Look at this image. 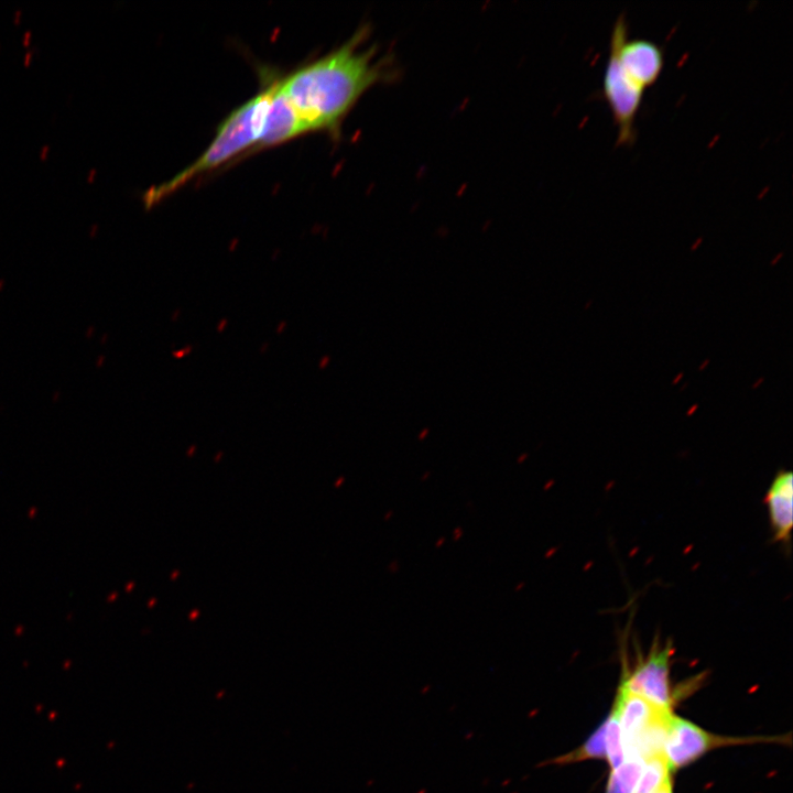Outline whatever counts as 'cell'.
Returning <instances> with one entry per match:
<instances>
[{
  "label": "cell",
  "instance_id": "obj_1",
  "mask_svg": "<svg viewBox=\"0 0 793 793\" xmlns=\"http://www.w3.org/2000/svg\"><path fill=\"white\" fill-rule=\"evenodd\" d=\"M366 30H358L327 55L280 78V87L309 132L337 139L361 96L390 75L374 47H365Z\"/></svg>",
  "mask_w": 793,
  "mask_h": 793
},
{
  "label": "cell",
  "instance_id": "obj_2",
  "mask_svg": "<svg viewBox=\"0 0 793 793\" xmlns=\"http://www.w3.org/2000/svg\"><path fill=\"white\" fill-rule=\"evenodd\" d=\"M273 82L274 76L219 124L214 140L193 164L170 181L145 191L142 195L145 209L152 208L192 180L250 154L262 132Z\"/></svg>",
  "mask_w": 793,
  "mask_h": 793
},
{
  "label": "cell",
  "instance_id": "obj_3",
  "mask_svg": "<svg viewBox=\"0 0 793 793\" xmlns=\"http://www.w3.org/2000/svg\"><path fill=\"white\" fill-rule=\"evenodd\" d=\"M615 708L618 714L627 759L643 762L663 754L673 714L619 686Z\"/></svg>",
  "mask_w": 793,
  "mask_h": 793
},
{
  "label": "cell",
  "instance_id": "obj_4",
  "mask_svg": "<svg viewBox=\"0 0 793 793\" xmlns=\"http://www.w3.org/2000/svg\"><path fill=\"white\" fill-rule=\"evenodd\" d=\"M673 653L671 640L662 642L656 636L647 654L638 653L632 669L623 662L620 686L661 708L671 709L674 699L670 681Z\"/></svg>",
  "mask_w": 793,
  "mask_h": 793
},
{
  "label": "cell",
  "instance_id": "obj_5",
  "mask_svg": "<svg viewBox=\"0 0 793 793\" xmlns=\"http://www.w3.org/2000/svg\"><path fill=\"white\" fill-rule=\"evenodd\" d=\"M643 94L644 89L626 74L615 48L609 45L601 96L607 101L617 127L618 146H631L637 140L636 118Z\"/></svg>",
  "mask_w": 793,
  "mask_h": 793
},
{
  "label": "cell",
  "instance_id": "obj_6",
  "mask_svg": "<svg viewBox=\"0 0 793 793\" xmlns=\"http://www.w3.org/2000/svg\"><path fill=\"white\" fill-rule=\"evenodd\" d=\"M629 25L624 13L615 21L609 45L626 74L644 90L660 78L664 67L663 48L647 39L629 40Z\"/></svg>",
  "mask_w": 793,
  "mask_h": 793
},
{
  "label": "cell",
  "instance_id": "obj_7",
  "mask_svg": "<svg viewBox=\"0 0 793 793\" xmlns=\"http://www.w3.org/2000/svg\"><path fill=\"white\" fill-rule=\"evenodd\" d=\"M759 741L758 738H731L709 734L693 723L673 715L664 745V757L670 770H675L700 758L708 750L730 745Z\"/></svg>",
  "mask_w": 793,
  "mask_h": 793
},
{
  "label": "cell",
  "instance_id": "obj_8",
  "mask_svg": "<svg viewBox=\"0 0 793 793\" xmlns=\"http://www.w3.org/2000/svg\"><path fill=\"white\" fill-rule=\"evenodd\" d=\"M305 133H308L306 126L282 91L280 78L274 77L262 132L250 154L280 145Z\"/></svg>",
  "mask_w": 793,
  "mask_h": 793
},
{
  "label": "cell",
  "instance_id": "obj_9",
  "mask_svg": "<svg viewBox=\"0 0 793 793\" xmlns=\"http://www.w3.org/2000/svg\"><path fill=\"white\" fill-rule=\"evenodd\" d=\"M764 501L773 540L789 545L793 525V475L791 470L781 469L776 472L767 490Z\"/></svg>",
  "mask_w": 793,
  "mask_h": 793
},
{
  "label": "cell",
  "instance_id": "obj_10",
  "mask_svg": "<svg viewBox=\"0 0 793 793\" xmlns=\"http://www.w3.org/2000/svg\"><path fill=\"white\" fill-rule=\"evenodd\" d=\"M605 732L606 721H604V724L580 747L562 756L545 760L539 765H565L587 759L606 758Z\"/></svg>",
  "mask_w": 793,
  "mask_h": 793
},
{
  "label": "cell",
  "instance_id": "obj_11",
  "mask_svg": "<svg viewBox=\"0 0 793 793\" xmlns=\"http://www.w3.org/2000/svg\"><path fill=\"white\" fill-rule=\"evenodd\" d=\"M667 779H670V769L664 754L652 757L644 762L632 793H654Z\"/></svg>",
  "mask_w": 793,
  "mask_h": 793
},
{
  "label": "cell",
  "instance_id": "obj_12",
  "mask_svg": "<svg viewBox=\"0 0 793 793\" xmlns=\"http://www.w3.org/2000/svg\"><path fill=\"white\" fill-rule=\"evenodd\" d=\"M644 768V762L638 759H628L620 767L612 770L607 793H632Z\"/></svg>",
  "mask_w": 793,
  "mask_h": 793
},
{
  "label": "cell",
  "instance_id": "obj_13",
  "mask_svg": "<svg viewBox=\"0 0 793 793\" xmlns=\"http://www.w3.org/2000/svg\"><path fill=\"white\" fill-rule=\"evenodd\" d=\"M605 747L606 757L611 769L615 770L623 763L624 758L621 729L615 706L606 720Z\"/></svg>",
  "mask_w": 793,
  "mask_h": 793
},
{
  "label": "cell",
  "instance_id": "obj_14",
  "mask_svg": "<svg viewBox=\"0 0 793 793\" xmlns=\"http://www.w3.org/2000/svg\"><path fill=\"white\" fill-rule=\"evenodd\" d=\"M654 793H672L671 779H667Z\"/></svg>",
  "mask_w": 793,
  "mask_h": 793
},
{
  "label": "cell",
  "instance_id": "obj_15",
  "mask_svg": "<svg viewBox=\"0 0 793 793\" xmlns=\"http://www.w3.org/2000/svg\"><path fill=\"white\" fill-rule=\"evenodd\" d=\"M48 153H50V146H48V145H44V146L40 150V157H41L42 160H44V159L47 157Z\"/></svg>",
  "mask_w": 793,
  "mask_h": 793
},
{
  "label": "cell",
  "instance_id": "obj_16",
  "mask_svg": "<svg viewBox=\"0 0 793 793\" xmlns=\"http://www.w3.org/2000/svg\"><path fill=\"white\" fill-rule=\"evenodd\" d=\"M31 37H32V33H31V32H25L24 35H23V44H24V45H28V44L30 43V41H31Z\"/></svg>",
  "mask_w": 793,
  "mask_h": 793
},
{
  "label": "cell",
  "instance_id": "obj_17",
  "mask_svg": "<svg viewBox=\"0 0 793 793\" xmlns=\"http://www.w3.org/2000/svg\"><path fill=\"white\" fill-rule=\"evenodd\" d=\"M454 533H455V534H454V540L457 541V540L460 539V536H461V534H463V530H461L460 528H456Z\"/></svg>",
  "mask_w": 793,
  "mask_h": 793
},
{
  "label": "cell",
  "instance_id": "obj_18",
  "mask_svg": "<svg viewBox=\"0 0 793 793\" xmlns=\"http://www.w3.org/2000/svg\"><path fill=\"white\" fill-rule=\"evenodd\" d=\"M96 175H97V170L93 169V170L89 171L88 176H87V180H88L89 182H91V181L95 178Z\"/></svg>",
  "mask_w": 793,
  "mask_h": 793
},
{
  "label": "cell",
  "instance_id": "obj_19",
  "mask_svg": "<svg viewBox=\"0 0 793 793\" xmlns=\"http://www.w3.org/2000/svg\"><path fill=\"white\" fill-rule=\"evenodd\" d=\"M32 55H33V52H32V51H31V52H28V53L25 54L24 59H23L25 65H28V64L30 63Z\"/></svg>",
  "mask_w": 793,
  "mask_h": 793
},
{
  "label": "cell",
  "instance_id": "obj_20",
  "mask_svg": "<svg viewBox=\"0 0 793 793\" xmlns=\"http://www.w3.org/2000/svg\"><path fill=\"white\" fill-rule=\"evenodd\" d=\"M21 14H22V11H21V10H17V11L14 12V22H15V23H17V22H20Z\"/></svg>",
  "mask_w": 793,
  "mask_h": 793
},
{
  "label": "cell",
  "instance_id": "obj_21",
  "mask_svg": "<svg viewBox=\"0 0 793 793\" xmlns=\"http://www.w3.org/2000/svg\"><path fill=\"white\" fill-rule=\"evenodd\" d=\"M444 541H445V537H441L436 543V547H439L444 543Z\"/></svg>",
  "mask_w": 793,
  "mask_h": 793
},
{
  "label": "cell",
  "instance_id": "obj_22",
  "mask_svg": "<svg viewBox=\"0 0 793 793\" xmlns=\"http://www.w3.org/2000/svg\"><path fill=\"white\" fill-rule=\"evenodd\" d=\"M391 514H392V511H389V512L384 515V520L390 519Z\"/></svg>",
  "mask_w": 793,
  "mask_h": 793
},
{
  "label": "cell",
  "instance_id": "obj_23",
  "mask_svg": "<svg viewBox=\"0 0 793 793\" xmlns=\"http://www.w3.org/2000/svg\"><path fill=\"white\" fill-rule=\"evenodd\" d=\"M522 586H523V583L519 584V585L515 587V591H518Z\"/></svg>",
  "mask_w": 793,
  "mask_h": 793
}]
</instances>
